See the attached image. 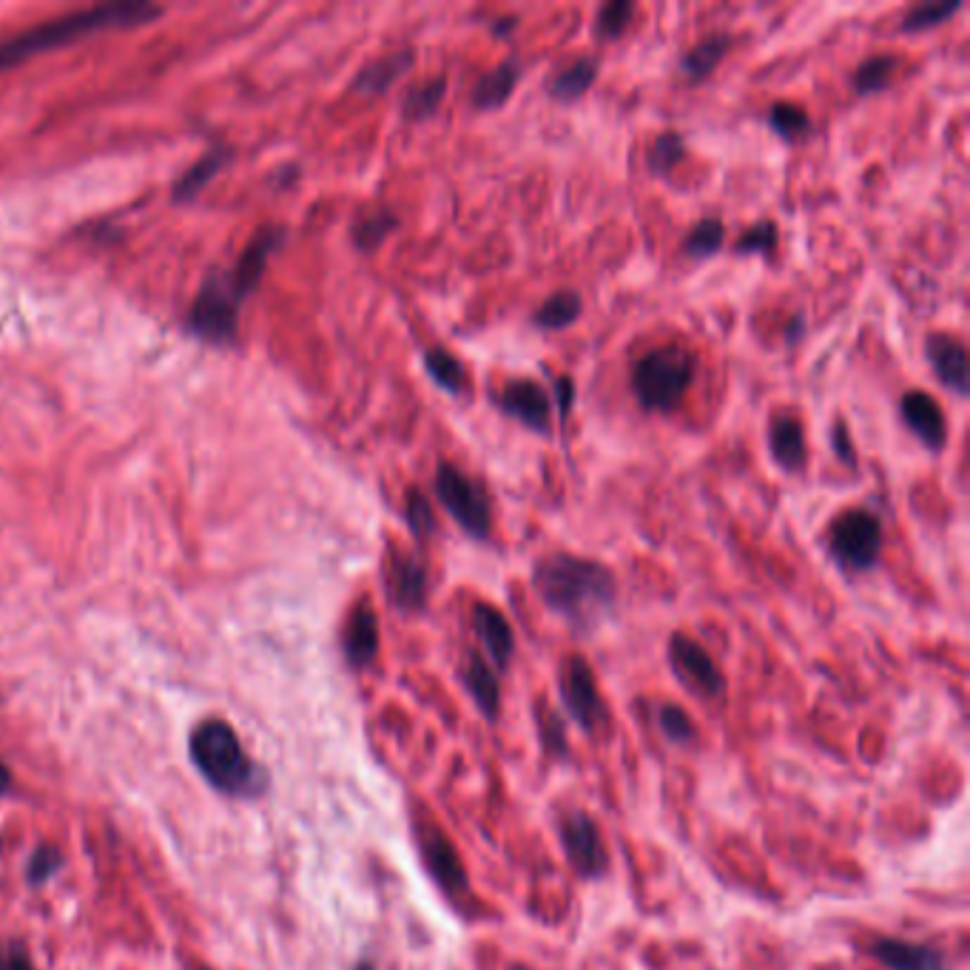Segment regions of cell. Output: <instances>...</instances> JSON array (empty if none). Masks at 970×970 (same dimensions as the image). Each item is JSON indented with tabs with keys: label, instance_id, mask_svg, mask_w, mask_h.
Segmentation results:
<instances>
[{
	"label": "cell",
	"instance_id": "cell-1",
	"mask_svg": "<svg viewBox=\"0 0 970 970\" xmlns=\"http://www.w3.org/2000/svg\"><path fill=\"white\" fill-rule=\"evenodd\" d=\"M532 590L552 615L575 632L604 624L617 604V581L606 563L572 552H550L532 567Z\"/></svg>",
	"mask_w": 970,
	"mask_h": 970
},
{
	"label": "cell",
	"instance_id": "cell-2",
	"mask_svg": "<svg viewBox=\"0 0 970 970\" xmlns=\"http://www.w3.org/2000/svg\"><path fill=\"white\" fill-rule=\"evenodd\" d=\"M157 14H160V9L149 7V3H109V7L66 14V18L48 21L43 26L18 34L12 41L0 43V72L18 66L23 61H32V57L52 52L57 46H66V43L86 37L91 32L115 26H137V23L149 21V18H157Z\"/></svg>",
	"mask_w": 970,
	"mask_h": 970
},
{
	"label": "cell",
	"instance_id": "cell-3",
	"mask_svg": "<svg viewBox=\"0 0 970 970\" xmlns=\"http://www.w3.org/2000/svg\"><path fill=\"white\" fill-rule=\"evenodd\" d=\"M694 356L680 345L644 353L632 367V394L646 413H672L694 381Z\"/></svg>",
	"mask_w": 970,
	"mask_h": 970
},
{
	"label": "cell",
	"instance_id": "cell-4",
	"mask_svg": "<svg viewBox=\"0 0 970 970\" xmlns=\"http://www.w3.org/2000/svg\"><path fill=\"white\" fill-rule=\"evenodd\" d=\"M191 761L197 763L205 780L219 791H257V766L245 757L237 734L223 720H205L191 734Z\"/></svg>",
	"mask_w": 970,
	"mask_h": 970
},
{
	"label": "cell",
	"instance_id": "cell-5",
	"mask_svg": "<svg viewBox=\"0 0 970 970\" xmlns=\"http://www.w3.org/2000/svg\"><path fill=\"white\" fill-rule=\"evenodd\" d=\"M435 498L470 538L487 541L493 532V509H489L487 493L473 475L441 459L435 467Z\"/></svg>",
	"mask_w": 970,
	"mask_h": 970
},
{
	"label": "cell",
	"instance_id": "cell-6",
	"mask_svg": "<svg viewBox=\"0 0 970 970\" xmlns=\"http://www.w3.org/2000/svg\"><path fill=\"white\" fill-rule=\"evenodd\" d=\"M828 550L851 572L874 570L882 556V524L865 507L845 509L828 527Z\"/></svg>",
	"mask_w": 970,
	"mask_h": 970
},
{
	"label": "cell",
	"instance_id": "cell-7",
	"mask_svg": "<svg viewBox=\"0 0 970 970\" xmlns=\"http://www.w3.org/2000/svg\"><path fill=\"white\" fill-rule=\"evenodd\" d=\"M558 686H561V698L567 712L575 718V723L586 732H595L606 723L610 712H606V703L601 698V689H597L595 672L584 658H567V664L561 666L558 672Z\"/></svg>",
	"mask_w": 970,
	"mask_h": 970
},
{
	"label": "cell",
	"instance_id": "cell-8",
	"mask_svg": "<svg viewBox=\"0 0 970 970\" xmlns=\"http://www.w3.org/2000/svg\"><path fill=\"white\" fill-rule=\"evenodd\" d=\"M237 302L239 299L234 297L231 285H223L217 279H211L208 285L200 291L194 308H191V331L203 336V340L217 342V345L231 342L234 333H237Z\"/></svg>",
	"mask_w": 970,
	"mask_h": 970
},
{
	"label": "cell",
	"instance_id": "cell-9",
	"mask_svg": "<svg viewBox=\"0 0 970 970\" xmlns=\"http://www.w3.org/2000/svg\"><path fill=\"white\" fill-rule=\"evenodd\" d=\"M561 845L567 851V860L572 862V869L578 871L586 880H597L610 869V856H606L604 837L597 831L595 820L590 815H581V811H572L561 820Z\"/></svg>",
	"mask_w": 970,
	"mask_h": 970
},
{
	"label": "cell",
	"instance_id": "cell-10",
	"mask_svg": "<svg viewBox=\"0 0 970 970\" xmlns=\"http://www.w3.org/2000/svg\"><path fill=\"white\" fill-rule=\"evenodd\" d=\"M669 664H672L680 683L689 686L692 692L703 694V698H718L723 692V675H720L718 664L689 635H672L669 638Z\"/></svg>",
	"mask_w": 970,
	"mask_h": 970
},
{
	"label": "cell",
	"instance_id": "cell-11",
	"mask_svg": "<svg viewBox=\"0 0 970 970\" xmlns=\"http://www.w3.org/2000/svg\"><path fill=\"white\" fill-rule=\"evenodd\" d=\"M421 842V856H424V865L433 874V880L439 882L441 888L453 896L467 894V871H464V862L455 851L453 842L441 834L435 826L421 828L419 831Z\"/></svg>",
	"mask_w": 970,
	"mask_h": 970
},
{
	"label": "cell",
	"instance_id": "cell-12",
	"mask_svg": "<svg viewBox=\"0 0 970 970\" xmlns=\"http://www.w3.org/2000/svg\"><path fill=\"white\" fill-rule=\"evenodd\" d=\"M498 408L509 416V419L521 421L524 428H529L532 433L547 435L550 433V396L543 390L538 381L532 379H518L509 381L504 387V394L498 396Z\"/></svg>",
	"mask_w": 970,
	"mask_h": 970
},
{
	"label": "cell",
	"instance_id": "cell-13",
	"mask_svg": "<svg viewBox=\"0 0 970 970\" xmlns=\"http://www.w3.org/2000/svg\"><path fill=\"white\" fill-rule=\"evenodd\" d=\"M899 416H903V421L908 424L910 433L923 441L930 453H939V450L948 444V421H945L939 401L930 394L908 390V394L899 399Z\"/></svg>",
	"mask_w": 970,
	"mask_h": 970
},
{
	"label": "cell",
	"instance_id": "cell-14",
	"mask_svg": "<svg viewBox=\"0 0 970 970\" xmlns=\"http://www.w3.org/2000/svg\"><path fill=\"white\" fill-rule=\"evenodd\" d=\"M925 359H928L930 370L937 374V379L948 390H953L957 396H968V351H964V345L957 336L930 333L928 340H925Z\"/></svg>",
	"mask_w": 970,
	"mask_h": 970
},
{
	"label": "cell",
	"instance_id": "cell-15",
	"mask_svg": "<svg viewBox=\"0 0 970 970\" xmlns=\"http://www.w3.org/2000/svg\"><path fill=\"white\" fill-rule=\"evenodd\" d=\"M473 629L478 635V640H482L484 651H487V664L496 672H504L509 660H513V651H516V635H513V626L502 615V610L489 604H475Z\"/></svg>",
	"mask_w": 970,
	"mask_h": 970
},
{
	"label": "cell",
	"instance_id": "cell-16",
	"mask_svg": "<svg viewBox=\"0 0 970 970\" xmlns=\"http://www.w3.org/2000/svg\"><path fill=\"white\" fill-rule=\"evenodd\" d=\"M390 597L401 612H421L428 606V570L416 556H394L390 563Z\"/></svg>",
	"mask_w": 970,
	"mask_h": 970
},
{
	"label": "cell",
	"instance_id": "cell-17",
	"mask_svg": "<svg viewBox=\"0 0 970 970\" xmlns=\"http://www.w3.org/2000/svg\"><path fill=\"white\" fill-rule=\"evenodd\" d=\"M871 953L888 970H948L942 950L908 939L880 937L871 942Z\"/></svg>",
	"mask_w": 970,
	"mask_h": 970
},
{
	"label": "cell",
	"instance_id": "cell-18",
	"mask_svg": "<svg viewBox=\"0 0 970 970\" xmlns=\"http://www.w3.org/2000/svg\"><path fill=\"white\" fill-rule=\"evenodd\" d=\"M768 450H772L774 462L786 473H800L808 462L802 421L794 413L774 416L768 424Z\"/></svg>",
	"mask_w": 970,
	"mask_h": 970
},
{
	"label": "cell",
	"instance_id": "cell-19",
	"mask_svg": "<svg viewBox=\"0 0 970 970\" xmlns=\"http://www.w3.org/2000/svg\"><path fill=\"white\" fill-rule=\"evenodd\" d=\"M342 646H345V658L353 669H365L374 664L376 651H379V621L367 604H359L351 612Z\"/></svg>",
	"mask_w": 970,
	"mask_h": 970
},
{
	"label": "cell",
	"instance_id": "cell-20",
	"mask_svg": "<svg viewBox=\"0 0 970 970\" xmlns=\"http://www.w3.org/2000/svg\"><path fill=\"white\" fill-rule=\"evenodd\" d=\"M521 61L518 57H507V61L498 63L496 68H489L478 77V83L473 86V109L478 111H493L502 109L504 103L513 97L516 86L521 83Z\"/></svg>",
	"mask_w": 970,
	"mask_h": 970
},
{
	"label": "cell",
	"instance_id": "cell-21",
	"mask_svg": "<svg viewBox=\"0 0 970 970\" xmlns=\"http://www.w3.org/2000/svg\"><path fill=\"white\" fill-rule=\"evenodd\" d=\"M413 61H416L413 48H396L390 55L367 63V66L359 72V77L353 80V91L365 97L385 95L387 88L394 86L396 80H401V75L413 66Z\"/></svg>",
	"mask_w": 970,
	"mask_h": 970
},
{
	"label": "cell",
	"instance_id": "cell-22",
	"mask_svg": "<svg viewBox=\"0 0 970 970\" xmlns=\"http://www.w3.org/2000/svg\"><path fill=\"white\" fill-rule=\"evenodd\" d=\"M462 680L464 686H467L470 698L475 700V705H478L489 720H496L498 705H502L498 672L482 658V655H478V651H467V658H464L462 664Z\"/></svg>",
	"mask_w": 970,
	"mask_h": 970
},
{
	"label": "cell",
	"instance_id": "cell-23",
	"mask_svg": "<svg viewBox=\"0 0 970 970\" xmlns=\"http://www.w3.org/2000/svg\"><path fill=\"white\" fill-rule=\"evenodd\" d=\"M597 75H601V63L595 57H575L547 80V91L556 103H578L595 86Z\"/></svg>",
	"mask_w": 970,
	"mask_h": 970
},
{
	"label": "cell",
	"instance_id": "cell-24",
	"mask_svg": "<svg viewBox=\"0 0 970 970\" xmlns=\"http://www.w3.org/2000/svg\"><path fill=\"white\" fill-rule=\"evenodd\" d=\"M729 48H732V37L726 32H712L700 37L689 52L683 55L680 61V72L692 83L705 80V77L712 75L714 68L720 66V61L729 55Z\"/></svg>",
	"mask_w": 970,
	"mask_h": 970
},
{
	"label": "cell",
	"instance_id": "cell-25",
	"mask_svg": "<svg viewBox=\"0 0 970 970\" xmlns=\"http://www.w3.org/2000/svg\"><path fill=\"white\" fill-rule=\"evenodd\" d=\"M277 242H279V234L277 231H265V234H259L257 239H254L251 248H248V251L242 254V259H239L237 273H234V277H231L234 297L242 299L245 293H248L254 285H257L259 273H262L265 262H268L271 251H273V248H277Z\"/></svg>",
	"mask_w": 970,
	"mask_h": 970
},
{
	"label": "cell",
	"instance_id": "cell-26",
	"mask_svg": "<svg viewBox=\"0 0 970 970\" xmlns=\"http://www.w3.org/2000/svg\"><path fill=\"white\" fill-rule=\"evenodd\" d=\"M584 313V299L575 291H556L550 299H543L541 308L532 313V322L541 331H563L572 327Z\"/></svg>",
	"mask_w": 970,
	"mask_h": 970
},
{
	"label": "cell",
	"instance_id": "cell-27",
	"mask_svg": "<svg viewBox=\"0 0 970 970\" xmlns=\"http://www.w3.org/2000/svg\"><path fill=\"white\" fill-rule=\"evenodd\" d=\"M399 231V217H396L390 208H376V211H367L365 217L356 219L353 225V242L356 248L365 254H374L376 248L387 242V239L394 237Z\"/></svg>",
	"mask_w": 970,
	"mask_h": 970
},
{
	"label": "cell",
	"instance_id": "cell-28",
	"mask_svg": "<svg viewBox=\"0 0 970 970\" xmlns=\"http://www.w3.org/2000/svg\"><path fill=\"white\" fill-rule=\"evenodd\" d=\"M444 95H448V77L444 75H435L428 77V80L416 83L408 95H405V100H401V115H405V120H413V122L430 120V117L439 111Z\"/></svg>",
	"mask_w": 970,
	"mask_h": 970
},
{
	"label": "cell",
	"instance_id": "cell-29",
	"mask_svg": "<svg viewBox=\"0 0 970 970\" xmlns=\"http://www.w3.org/2000/svg\"><path fill=\"white\" fill-rule=\"evenodd\" d=\"M421 362H424V370H428L430 379H433L444 394L450 396L464 394V387H467V370H464V365L455 359L453 353L444 351V347H428L424 356H421Z\"/></svg>",
	"mask_w": 970,
	"mask_h": 970
},
{
	"label": "cell",
	"instance_id": "cell-30",
	"mask_svg": "<svg viewBox=\"0 0 970 970\" xmlns=\"http://www.w3.org/2000/svg\"><path fill=\"white\" fill-rule=\"evenodd\" d=\"M896 68H899V57L896 55H874L869 61H862L851 75V88H854L856 97L880 95L894 80Z\"/></svg>",
	"mask_w": 970,
	"mask_h": 970
},
{
	"label": "cell",
	"instance_id": "cell-31",
	"mask_svg": "<svg viewBox=\"0 0 970 970\" xmlns=\"http://www.w3.org/2000/svg\"><path fill=\"white\" fill-rule=\"evenodd\" d=\"M768 126H772L774 134H780L786 143H794V140H800L811 131V117L802 106L797 103H788V100H777L768 109Z\"/></svg>",
	"mask_w": 970,
	"mask_h": 970
},
{
	"label": "cell",
	"instance_id": "cell-32",
	"mask_svg": "<svg viewBox=\"0 0 970 970\" xmlns=\"http://www.w3.org/2000/svg\"><path fill=\"white\" fill-rule=\"evenodd\" d=\"M686 160V143H683V134L678 131H664V134L655 137V143L649 146V157H646V163H649V171L655 176H669L680 163Z\"/></svg>",
	"mask_w": 970,
	"mask_h": 970
},
{
	"label": "cell",
	"instance_id": "cell-33",
	"mask_svg": "<svg viewBox=\"0 0 970 970\" xmlns=\"http://www.w3.org/2000/svg\"><path fill=\"white\" fill-rule=\"evenodd\" d=\"M723 237H726V225H723V219L705 217L700 219V223H694L692 231L686 234L683 251L692 259H709L720 251Z\"/></svg>",
	"mask_w": 970,
	"mask_h": 970
},
{
	"label": "cell",
	"instance_id": "cell-34",
	"mask_svg": "<svg viewBox=\"0 0 970 970\" xmlns=\"http://www.w3.org/2000/svg\"><path fill=\"white\" fill-rule=\"evenodd\" d=\"M959 9H962V3H919V7L908 9V14L903 18L899 29H903L905 34L930 32V29L948 23Z\"/></svg>",
	"mask_w": 970,
	"mask_h": 970
},
{
	"label": "cell",
	"instance_id": "cell-35",
	"mask_svg": "<svg viewBox=\"0 0 970 970\" xmlns=\"http://www.w3.org/2000/svg\"><path fill=\"white\" fill-rule=\"evenodd\" d=\"M225 157H228V151H211V154H205L197 165H191V169L185 171L183 176H180V183H176V188H174V197L188 200V197H194L200 188H205L211 176L223 169Z\"/></svg>",
	"mask_w": 970,
	"mask_h": 970
},
{
	"label": "cell",
	"instance_id": "cell-36",
	"mask_svg": "<svg viewBox=\"0 0 970 970\" xmlns=\"http://www.w3.org/2000/svg\"><path fill=\"white\" fill-rule=\"evenodd\" d=\"M635 12H638V9H635V3H629V0L604 3V7L597 9V14H595L597 37H604V41H617V37H621V34L629 29Z\"/></svg>",
	"mask_w": 970,
	"mask_h": 970
},
{
	"label": "cell",
	"instance_id": "cell-37",
	"mask_svg": "<svg viewBox=\"0 0 970 970\" xmlns=\"http://www.w3.org/2000/svg\"><path fill=\"white\" fill-rule=\"evenodd\" d=\"M405 521H408L410 532H413L419 541H428V538L435 536V513H433V504L428 502V496L421 493V489L410 487L408 489V502H405Z\"/></svg>",
	"mask_w": 970,
	"mask_h": 970
},
{
	"label": "cell",
	"instance_id": "cell-38",
	"mask_svg": "<svg viewBox=\"0 0 970 970\" xmlns=\"http://www.w3.org/2000/svg\"><path fill=\"white\" fill-rule=\"evenodd\" d=\"M774 248H777V225L772 219H763V223H754L743 237H737L734 242V254L737 257H772Z\"/></svg>",
	"mask_w": 970,
	"mask_h": 970
},
{
	"label": "cell",
	"instance_id": "cell-39",
	"mask_svg": "<svg viewBox=\"0 0 970 970\" xmlns=\"http://www.w3.org/2000/svg\"><path fill=\"white\" fill-rule=\"evenodd\" d=\"M658 720H660V729H664V734L672 740V743H686V740L694 737L692 718H689V714H686L680 705L666 703L664 709H660Z\"/></svg>",
	"mask_w": 970,
	"mask_h": 970
},
{
	"label": "cell",
	"instance_id": "cell-40",
	"mask_svg": "<svg viewBox=\"0 0 970 970\" xmlns=\"http://www.w3.org/2000/svg\"><path fill=\"white\" fill-rule=\"evenodd\" d=\"M61 865H63V856L57 854V849H37L32 854V860H29V882L41 885V882H46L48 876L61 869Z\"/></svg>",
	"mask_w": 970,
	"mask_h": 970
},
{
	"label": "cell",
	"instance_id": "cell-41",
	"mask_svg": "<svg viewBox=\"0 0 970 970\" xmlns=\"http://www.w3.org/2000/svg\"><path fill=\"white\" fill-rule=\"evenodd\" d=\"M831 448H834V455L837 459H840L842 464H849V467H854L856 464V450H854V444H851V435H849V430H845V424H842V421H837L834 424V430H831Z\"/></svg>",
	"mask_w": 970,
	"mask_h": 970
},
{
	"label": "cell",
	"instance_id": "cell-42",
	"mask_svg": "<svg viewBox=\"0 0 970 970\" xmlns=\"http://www.w3.org/2000/svg\"><path fill=\"white\" fill-rule=\"evenodd\" d=\"M0 970H34L29 953L18 942L0 948Z\"/></svg>",
	"mask_w": 970,
	"mask_h": 970
},
{
	"label": "cell",
	"instance_id": "cell-43",
	"mask_svg": "<svg viewBox=\"0 0 970 970\" xmlns=\"http://www.w3.org/2000/svg\"><path fill=\"white\" fill-rule=\"evenodd\" d=\"M572 401H575V385H572L570 376H561V379H556V405H558V413H561V419H567V416H570Z\"/></svg>",
	"mask_w": 970,
	"mask_h": 970
},
{
	"label": "cell",
	"instance_id": "cell-44",
	"mask_svg": "<svg viewBox=\"0 0 970 970\" xmlns=\"http://www.w3.org/2000/svg\"><path fill=\"white\" fill-rule=\"evenodd\" d=\"M541 729H543V743L547 746H556L558 752H563V729L552 714L541 718Z\"/></svg>",
	"mask_w": 970,
	"mask_h": 970
},
{
	"label": "cell",
	"instance_id": "cell-45",
	"mask_svg": "<svg viewBox=\"0 0 970 970\" xmlns=\"http://www.w3.org/2000/svg\"><path fill=\"white\" fill-rule=\"evenodd\" d=\"M516 26H518V18H502V21H496L489 29L496 34H509Z\"/></svg>",
	"mask_w": 970,
	"mask_h": 970
},
{
	"label": "cell",
	"instance_id": "cell-46",
	"mask_svg": "<svg viewBox=\"0 0 970 970\" xmlns=\"http://www.w3.org/2000/svg\"><path fill=\"white\" fill-rule=\"evenodd\" d=\"M802 320L800 316H794V325H791V331H786V336H788V342H797L802 336Z\"/></svg>",
	"mask_w": 970,
	"mask_h": 970
},
{
	"label": "cell",
	"instance_id": "cell-47",
	"mask_svg": "<svg viewBox=\"0 0 970 970\" xmlns=\"http://www.w3.org/2000/svg\"><path fill=\"white\" fill-rule=\"evenodd\" d=\"M9 780H12V774H9V768L3 766V763H0V794L7 791V788H9Z\"/></svg>",
	"mask_w": 970,
	"mask_h": 970
},
{
	"label": "cell",
	"instance_id": "cell-48",
	"mask_svg": "<svg viewBox=\"0 0 970 970\" xmlns=\"http://www.w3.org/2000/svg\"><path fill=\"white\" fill-rule=\"evenodd\" d=\"M356 970H374V968H370V962H362Z\"/></svg>",
	"mask_w": 970,
	"mask_h": 970
},
{
	"label": "cell",
	"instance_id": "cell-49",
	"mask_svg": "<svg viewBox=\"0 0 970 970\" xmlns=\"http://www.w3.org/2000/svg\"><path fill=\"white\" fill-rule=\"evenodd\" d=\"M203 970H208V968H203Z\"/></svg>",
	"mask_w": 970,
	"mask_h": 970
}]
</instances>
